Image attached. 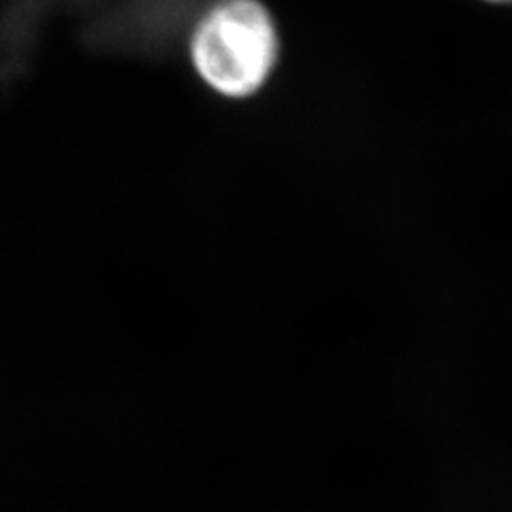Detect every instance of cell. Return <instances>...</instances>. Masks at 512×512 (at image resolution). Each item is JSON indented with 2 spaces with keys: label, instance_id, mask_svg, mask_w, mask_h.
I'll return each mask as SVG.
<instances>
[{
  "label": "cell",
  "instance_id": "cell-2",
  "mask_svg": "<svg viewBox=\"0 0 512 512\" xmlns=\"http://www.w3.org/2000/svg\"><path fill=\"white\" fill-rule=\"evenodd\" d=\"M487 3H493V5H512V0H487Z\"/></svg>",
  "mask_w": 512,
  "mask_h": 512
},
{
  "label": "cell",
  "instance_id": "cell-1",
  "mask_svg": "<svg viewBox=\"0 0 512 512\" xmlns=\"http://www.w3.org/2000/svg\"><path fill=\"white\" fill-rule=\"evenodd\" d=\"M188 56L207 88L231 101L250 99L278 67L274 15L261 0H216L192 28Z\"/></svg>",
  "mask_w": 512,
  "mask_h": 512
}]
</instances>
